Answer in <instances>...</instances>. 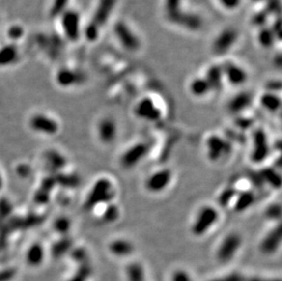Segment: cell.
I'll use <instances>...</instances> for the list:
<instances>
[{"label":"cell","instance_id":"1","mask_svg":"<svg viewBox=\"0 0 282 281\" xmlns=\"http://www.w3.org/2000/svg\"><path fill=\"white\" fill-rule=\"evenodd\" d=\"M219 211L214 205L206 204L197 213L190 225V232L196 237L205 236L219 220Z\"/></svg>","mask_w":282,"mask_h":281},{"label":"cell","instance_id":"2","mask_svg":"<svg viewBox=\"0 0 282 281\" xmlns=\"http://www.w3.org/2000/svg\"><path fill=\"white\" fill-rule=\"evenodd\" d=\"M115 4L116 0H99L92 19L85 28V37L89 41L96 40L100 29L109 19Z\"/></svg>","mask_w":282,"mask_h":281},{"label":"cell","instance_id":"3","mask_svg":"<svg viewBox=\"0 0 282 281\" xmlns=\"http://www.w3.org/2000/svg\"><path fill=\"white\" fill-rule=\"evenodd\" d=\"M115 197L114 185L112 180L102 177L97 180L87 198V207L92 209L99 204H108Z\"/></svg>","mask_w":282,"mask_h":281},{"label":"cell","instance_id":"4","mask_svg":"<svg viewBox=\"0 0 282 281\" xmlns=\"http://www.w3.org/2000/svg\"><path fill=\"white\" fill-rule=\"evenodd\" d=\"M151 152V143L141 140L127 148L120 157V165L124 169H132L147 157Z\"/></svg>","mask_w":282,"mask_h":281},{"label":"cell","instance_id":"5","mask_svg":"<svg viewBox=\"0 0 282 281\" xmlns=\"http://www.w3.org/2000/svg\"><path fill=\"white\" fill-rule=\"evenodd\" d=\"M243 238L237 232L226 234L218 246L217 258L220 263L231 261L241 248Z\"/></svg>","mask_w":282,"mask_h":281},{"label":"cell","instance_id":"6","mask_svg":"<svg viewBox=\"0 0 282 281\" xmlns=\"http://www.w3.org/2000/svg\"><path fill=\"white\" fill-rule=\"evenodd\" d=\"M230 142L218 134H210L205 140L206 156L211 162H218L230 153Z\"/></svg>","mask_w":282,"mask_h":281},{"label":"cell","instance_id":"7","mask_svg":"<svg viewBox=\"0 0 282 281\" xmlns=\"http://www.w3.org/2000/svg\"><path fill=\"white\" fill-rule=\"evenodd\" d=\"M268 135L263 129H256L252 134V149L250 158L254 164H261L267 159L270 153Z\"/></svg>","mask_w":282,"mask_h":281},{"label":"cell","instance_id":"8","mask_svg":"<svg viewBox=\"0 0 282 281\" xmlns=\"http://www.w3.org/2000/svg\"><path fill=\"white\" fill-rule=\"evenodd\" d=\"M173 181V172L169 168H162L152 172L144 181V188L151 194H160L167 190Z\"/></svg>","mask_w":282,"mask_h":281},{"label":"cell","instance_id":"9","mask_svg":"<svg viewBox=\"0 0 282 281\" xmlns=\"http://www.w3.org/2000/svg\"><path fill=\"white\" fill-rule=\"evenodd\" d=\"M59 18L66 38L72 42L77 41L81 35V18L79 13L72 9H68Z\"/></svg>","mask_w":282,"mask_h":281},{"label":"cell","instance_id":"10","mask_svg":"<svg viewBox=\"0 0 282 281\" xmlns=\"http://www.w3.org/2000/svg\"><path fill=\"white\" fill-rule=\"evenodd\" d=\"M135 113L143 121H158L162 118V111L151 98H142L136 104Z\"/></svg>","mask_w":282,"mask_h":281},{"label":"cell","instance_id":"11","mask_svg":"<svg viewBox=\"0 0 282 281\" xmlns=\"http://www.w3.org/2000/svg\"><path fill=\"white\" fill-rule=\"evenodd\" d=\"M282 231L281 224H278L275 227L269 230L264 236L259 244V249L265 255H272L282 244Z\"/></svg>","mask_w":282,"mask_h":281},{"label":"cell","instance_id":"12","mask_svg":"<svg viewBox=\"0 0 282 281\" xmlns=\"http://www.w3.org/2000/svg\"><path fill=\"white\" fill-rule=\"evenodd\" d=\"M167 19L173 24H177L190 30H198L203 26V20L198 15L184 12L182 9L172 16L167 17Z\"/></svg>","mask_w":282,"mask_h":281},{"label":"cell","instance_id":"13","mask_svg":"<svg viewBox=\"0 0 282 281\" xmlns=\"http://www.w3.org/2000/svg\"><path fill=\"white\" fill-rule=\"evenodd\" d=\"M98 136L104 144H111L115 140L118 134V125L113 118H103L98 123Z\"/></svg>","mask_w":282,"mask_h":281},{"label":"cell","instance_id":"14","mask_svg":"<svg viewBox=\"0 0 282 281\" xmlns=\"http://www.w3.org/2000/svg\"><path fill=\"white\" fill-rule=\"evenodd\" d=\"M116 37L120 40L122 46L128 51H137L140 48V41L131 29L123 22L116 23L114 27Z\"/></svg>","mask_w":282,"mask_h":281},{"label":"cell","instance_id":"15","mask_svg":"<svg viewBox=\"0 0 282 281\" xmlns=\"http://www.w3.org/2000/svg\"><path fill=\"white\" fill-rule=\"evenodd\" d=\"M237 38V33L234 29H226L215 40L213 50L217 54H223L234 45Z\"/></svg>","mask_w":282,"mask_h":281},{"label":"cell","instance_id":"16","mask_svg":"<svg viewBox=\"0 0 282 281\" xmlns=\"http://www.w3.org/2000/svg\"><path fill=\"white\" fill-rule=\"evenodd\" d=\"M221 68L223 70V73L226 74L228 82L231 84L238 86V85H242L247 81L246 71L243 69H241L240 67L237 66L236 64L231 61H226L223 64V66H221Z\"/></svg>","mask_w":282,"mask_h":281},{"label":"cell","instance_id":"17","mask_svg":"<svg viewBox=\"0 0 282 281\" xmlns=\"http://www.w3.org/2000/svg\"><path fill=\"white\" fill-rule=\"evenodd\" d=\"M85 79L84 73L71 69H61L57 73V82L64 87H69L83 83Z\"/></svg>","mask_w":282,"mask_h":281},{"label":"cell","instance_id":"18","mask_svg":"<svg viewBox=\"0 0 282 281\" xmlns=\"http://www.w3.org/2000/svg\"><path fill=\"white\" fill-rule=\"evenodd\" d=\"M110 252L116 256H128L135 251V246L127 238L118 237L109 244Z\"/></svg>","mask_w":282,"mask_h":281},{"label":"cell","instance_id":"19","mask_svg":"<svg viewBox=\"0 0 282 281\" xmlns=\"http://www.w3.org/2000/svg\"><path fill=\"white\" fill-rule=\"evenodd\" d=\"M256 202V195L250 190L238 192L234 199V210L237 213H243L250 208Z\"/></svg>","mask_w":282,"mask_h":281},{"label":"cell","instance_id":"20","mask_svg":"<svg viewBox=\"0 0 282 281\" xmlns=\"http://www.w3.org/2000/svg\"><path fill=\"white\" fill-rule=\"evenodd\" d=\"M20 57V51L16 45L7 44L0 48V67H7L16 63Z\"/></svg>","mask_w":282,"mask_h":281},{"label":"cell","instance_id":"21","mask_svg":"<svg viewBox=\"0 0 282 281\" xmlns=\"http://www.w3.org/2000/svg\"><path fill=\"white\" fill-rule=\"evenodd\" d=\"M252 101V97L248 92H241L235 96L229 103H228V110L232 113H238L248 108Z\"/></svg>","mask_w":282,"mask_h":281},{"label":"cell","instance_id":"22","mask_svg":"<svg viewBox=\"0 0 282 281\" xmlns=\"http://www.w3.org/2000/svg\"><path fill=\"white\" fill-rule=\"evenodd\" d=\"M224 75L221 66H212L207 72L205 80L209 84L211 90H218L222 86V77Z\"/></svg>","mask_w":282,"mask_h":281},{"label":"cell","instance_id":"23","mask_svg":"<svg viewBox=\"0 0 282 281\" xmlns=\"http://www.w3.org/2000/svg\"><path fill=\"white\" fill-rule=\"evenodd\" d=\"M260 104L263 108L269 111V112H276L281 108L282 101L279 96L272 92H267L261 96Z\"/></svg>","mask_w":282,"mask_h":281},{"label":"cell","instance_id":"24","mask_svg":"<svg viewBox=\"0 0 282 281\" xmlns=\"http://www.w3.org/2000/svg\"><path fill=\"white\" fill-rule=\"evenodd\" d=\"M211 281H281L279 279H267V278H260V277H249L245 275L233 272L230 274L225 275L223 277L217 278Z\"/></svg>","mask_w":282,"mask_h":281},{"label":"cell","instance_id":"25","mask_svg":"<svg viewBox=\"0 0 282 281\" xmlns=\"http://www.w3.org/2000/svg\"><path fill=\"white\" fill-rule=\"evenodd\" d=\"M126 276L128 281H145L144 269L140 263H130L126 268Z\"/></svg>","mask_w":282,"mask_h":281},{"label":"cell","instance_id":"26","mask_svg":"<svg viewBox=\"0 0 282 281\" xmlns=\"http://www.w3.org/2000/svg\"><path fill=\"white\" fill-rule=\"evenodd\" d=\"M211 90V88L205 78L195 79L190 84V91L196 97H202L207 94Z\"/></svg>","mask_w":282,"mask_h":281},{"label":"cell","instance_id":"27","mask_svg":"<svg viewBox=\"0 0 282 281\" xmlns=\"http://www.w3.org/2000/svg\"><path fill=\"white\" fill-rule=\"evenodd\" d=\"M121 210L119 206L114 203H108L106 204V207L103 211L102 218L104 223L113 224L115 223L116 221L120 218Z\"/></svg>","mask_w":282,"mask_h":281},{"label":"cell","instance_id":"28","mask_svg":"<svg viewBox=\"0 0 282 281\" xmlns=\"http://www.w3.org/2000/svg\"><path fill=\"white\" fill-rule=\"evenodd\" d=\"M261 178L266 181L268 184L276 187V188H280L281 184H282V180H281V175L273 170L271 168H266L262 170V172L260 173Z\"/></svg>","mask_w":282,"mask_h":281},{"label":"cell","instance_id":"29","mask_svg":"<svg viewBox=\"0 0 282 281\" xmlns=\"http://www.w3.org/2000/svg\"><path fill=\"white\" fill-rule=\"evenodd\" d=\"M237 194V189L235 187H233V186H229V187L225 188L224 190L221 192V194L219 195V197H218L219 204H221L222 206H224V207L228 206L230 204L231 202L234 201Z\"/></svg>","mask_w":282,"mask_h":281},{"label":"cell","instance_id":"30","mask_svg":"<svg viewBox=\"0 0 282 281\" xmlns=\"http://www.w3.org/2000/svg\"><path fill=\"white\" fill-rule=\"evenodd\" d=\"M69 1L70 0H53L50 9V16L52 18L60 17L66 10H68L67 7Z\"/></svg>","mask_w":282,"mask_h":281},{"label":"cell","instance_id":"31","mask_svg":"<svg viewBox=\"0 0 282 281\" xmlns=\"http://www.w3.org/2000/svg\"><path fill=\"white\" fill-rule=\"evenodd\" d=\"M275 35L272 31L271 28H263L258 33V40L259 43L262 45L265 48H269L271 47L274 41H275Z\"/></svg>","mask_w":282,"mask_h":281},{"label":"cell","instance_id":"32","mask_svg":"<svg viewBox=\"0 0 282 281\" xmlns=\"http://www.w3.org/2000/svg\"><path fill=\"white\" fill-rule=\"evenodd\" d=\"M181 1L182 0H166V14L167 17H170L173 14L181 10Z\"/></svg>","mask_w":282,"mask_h":281},{"label":"cell","instance_id":"33","mask_svg":"<svg viewBox=\"0 0 282 281\" xmlns=\"http://www.w3.org/2000/svg\"><path fill=\"white\" fill-rule=\"evenodd\" d=\"M265 215H266V217H268L269 219H271V220H279L281 218V215H282L281 204H273L269 205L266 210Z\"/></svg>","mask_w":282,"mask_h":281},{"label":"cell","instance_id":"34","mask_svg":"<svg viewBox=\"0 0 282 281\" xmlns=\"http://www.w3.org/2000/svg\"><path fill=\"white\" fill-rule=\"evenodd\" d=\"M23 35H24V29L20 25L11 26L7 30V37L13 41L19 40L23 37Z\"/></svg>","mask_w":282,"mask_h":281},{"label":"cell","instance_id":"35","mask_svg":"<svg viewBox=\"0 0 282 281\" xmlns=\"http://www.w3.org/2000/svg\"><path fill=\"white\" fill-rule=\"evenodd\" d=\"M269 15H280L282 11V6L280 0H270L268 1L264 8Z\"/></svg>","mask_w":282,"mask_h":281},{"label":"cell","instance_id":"36","mask_svg":"<svg viewBox=\"0 0 282 281\" xmlns=\"http://www.w3.org/2000/svg\"><path fill=\"white\" fill-rule=\"evenodd\" d=\"M269 14L265 9H262L261 11L256 13L253 18H252V24L256 27H263L266 24L268 18H269Z\"/></svg>","mask_w":282,"mask_h":281},{"label":"cell","instance_id":"37","mask_svg":"<svg viewBox=\"0 0 282 281\" xmlns=\"http://www.w3.org/2000/svg\"><path fill=\"white\" fill-rule=\"evenodd\" d=\"M172 281H193L191 276L183 269L175 270L172 276Z\"/></svg>","mask_w":282,"mask_h":281},{"label":"cell","instance_id":"38","mask_svg":"<svg viewBox=\"0 0 282 281\" xmlns=\"http://www.w3.org/2000/svg\"><path fill=\"white\" fill-rule=\"evenodd\" d=\"M271 29H272L275 37H277L278 39L282 38V21H281L280 17L274 22V25H273V28Z\"/></svg>","mask_w":282,"mask_h":281},{"label":"cell","instance_id":"39","mask_svg":"<svg viewBox=\"0 0 282 281\" xmlns=\"http://www.w3.org/2000/svg\"><path fill=\"white\" fill-rule=\"evenodd\" d=\"M220 1L223 4V6L229 9L237 7L240 3V0H220Z\"/></svg>","mask_w":282,"mask_h":281},{"label":"cell","instance_id":"40","mask_svg":"<svg viewBox=\"0 0 282 281\" xmlns=\"http://www.w3.org/2000/svg\"><path fill=\"white\" fill-rule=\"evenodd\" d=\"M267 88L269 91H275L282 89V83L280 81H272L267 84Z\"/></svg>","mask_w":282,"mask_h":281},{"label":"cell","instance_id":"41","mask_svg":"<svg viewBox=\"0 0 282 281\" xmlns=\"http://www.w3.org/2000/svg\"><path fill=\"white\" fill-rule=\"evenodd\" d=\"M254 2H262V1H266V2H268V1H270V0H253Z\"/></svg>","mask_w":282,"mask_h":281}]
</instances>
